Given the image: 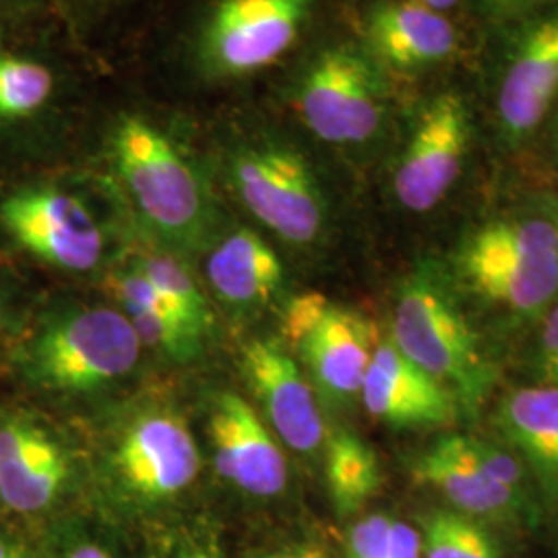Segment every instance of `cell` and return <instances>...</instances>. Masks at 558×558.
Here are the masks:
<instances>
[{"label": "cell", "instance_id": "6", "mask_svg": "<svg viewBox=\"0 0 558 558\" xmlns=\"http://www.w3.org/2000/svg\"><path fill=\"white\" fill-rule=\"evenodd\" d=\"M317 0H211L203 13L191 60L205 81L255 77L286 59Z\"/></svg>", "mask_w": 558, "mask_h": 558}, {"label": "cell", "instance_id": "8", "mask_svg": "<svg viewBox=\"0 0 558 558\" xmlns=\"http://www.w3.org/2000/svg\"><path fill=\"white\" fill-rule=\"evenodd\" d=\"M283 336L299 352L325 398L338 403L360 398L377 348L371 320L320 292H304L290 300L286 308Z\"/></svg>", "mask_w": 558, "mask_h": 558}, {"label": "cell", "instance_id": "10", "mask_svg": "<svg viewBox=\"0 0 558 558\" xmlns=\"http://www.w3.org/2000/svg\"><path fill=\"white\" fill-rule=\"evenodd\" d=\"M414 480L430 488L442 505L486 521L507 536L538 532L546 511L493 478L476 458L468 433H442L412 461Z\"/></svg>", "mask_w": 558, "mask_h": 558}, {"label": "cell", "instance_id": "11", "mask_svg": "<svg viewBox=\"0 0 558 558\" xmlns=\"http://www.w3.org/2000/svg\"><path fill=\"white\" fill-rule=\"evenodd\" d=\"M0 220L21 248L64 271H92L104 257V230L73 193L54 186L23 189L2 201Z\"/></svg>", "mask_w": 558, "mask_h": 558}, {"label": "cell", "instance_id": "26", "mask_svg": "<svg viewBox=\"0 0 558 558\" xmlns=\"http://www.w3.org/2000/svg\"><path fill=\"white\" fill-rule=\"evenodd\" d=\"M124 308L126 319L131 320L141 345H149L177 360L193 359L199 352L201 336L189 325L135 306Z\"/></svg>", "mask_w": 558, "mask_h": 558}, {"label": "cell", "instance_id": "34", "mask_svg": "<svg viewBox=\"0 0 558 558\" xmlns=\"http://www.w3.org/2000/svg\"><path fill=\"white\" fill-rule=\"evenodd\" d=\"M458 2L459 0H422L424 7H428V9L437 11V13H445V11L453 9Z\"/></svg>", "mask_w": 558, "mask_h": 558}, {"label": "cell", "instance_id": "31", "mask_svg": "<svg viewBox=\"0 0 558 558\" xmlns=\"http://www.w3.org/2000/svg\"><path fill=\"white\" fill-rule=\"evenodd\" d=\"M44 0H0V20L20 17L29 13L32 9L40 7Z\"/></svg>", "mask_w": 558, "mask_h": 558}, {"label": "cell", "instance_id": "25", "mask_svg": "<svg viewBox=\"0 0 558 558\" xmlns=\"http://www.w3.org/2000/svg\"><path fill=\"white\" fill-rule=\"evenodd\" d=\"M135 267L179 308L180 315L201 336L211 327L207 300L177 257L168 253H147L140 257Z\"/></svg>", "mask_w": 558, "mask_h": 558}, {"label": "cell", "instance_id": "37", "mask_svg": "<svg viewBox=\"0 0 558 558\" xmlns=\"http://www.w3.org/2000/svg\"><path fill=\"white\" fill-rule=\"evenodd\" d=\"M548 207H550V209H553V211H555V216H557V218H558V197H557V199L553 201V203H550V205H548Z\"/></svg>", "mask_w": 558, "mask_h": 558}, {"label": "cell", "instance_id": "1", "mask_svg": "<svg viewBox=\"0 0 558 558\" xmlns=\"http://www.w3.org/2000/svg\"><path fill=\"white\" fill-rule=\"evenodd\" d=\"M442 269L488 338L527 336L558 300V218L550 207L486 218Z\"/></svg>", "mask_w": 558, "mask_h": 558}, {"label": "cell", "instance_id": "2", "mask_svg": "<svg viewBox=\"0 0 558 558\" xmlns=\"http://www.w3.org/2000/svg\"><path fill=\"white\" fill-rule=\"evenodd\" d=\"M391 341L476 418L500 379L493 341L459 299L442 265L424 263L401 281Z\"/></svg>", "mask_w": 558, "mask_h": 558}, {"label": "cell", "instance_id": "3", "mask_svg": "<svg viewBox=\"0 0 558 558\" xmlns=\"http://www.w3.org/2000/svg\"><path fill=\"white\" fill-rule=\"evenodd\" d=\"M108 151L141 218L166 244L197 246L214 226V201L199 170L154 114L122 110Z\"/></svg>", "mask_w": 558, "mask_h": 558}, {"label": "cell", "instance_id": "20", "mask_svg": "<svg viewBox=\"0 0 558 558\" xmlns=\"http://www.w3.org/2000/svg\"><path fill=\"white\" fill-rule=\"evenodd\" d=\"M66 480L59 445L27 422L0 426V499L13 511L36 513L57 499Z\"/></svg>", "mask_w": 558, "mask_h": 558}, {"label": "cell", "instance_id": "15", "mask_svg": "<svg viewBox=\"0 0 558 558\" xmlns=\"http://www.w3.org/2000/svg\"><path fill=\"white\" fill-rule=\"evenodd\" d=\"M114 465L133 495L168 499L197 478L199 451L182 420L151 414L129 426L117 447Z\"/></svg>", "mask_w": 558, "mask_h": 558}, {"label": "cell", "instance_id": "29", "mask_svg": "<svg viewBox=\"0 0 558 558\" xmlns=\"http://www.w3.org/2000/svg\"><path fill=\"white\" fill-rule=\"evenodd\" d=\"M263 558H329L327 553L315 546V544H294V546H288V548H281L276 553H269Z\"/></svg>", "mask_w": 558, "mask_h": 558}, {"label": "cell", "instance_id": "9", "mask_svg": "<svg viewBox=\"0 0 558 558\" xmlns=\"http://www.w3.org/2000/svg\"><path fill=\"white\" fill-rule=\"evenodd\" d=\"M472 140L470 108L458 92H440L420 108L393 166V197L424 216L449 197L465 168Z\"/></svg>", "mask_w": 558, "mask_h": 558}, {"label": "cell", "instance_id": "21", "mask_svg": "<svg viewBox=\"0 0 558 558\" xmlns=\"http://www.w3.org/2000/svg\"><path fill=\"white\" fill-rule=\"evenodd\" d=\"M207 278L220 299L251 306L278 292L283 265L267 240L251 228H239L209 253Z\"/></svg>", "mask_w": 558, "mask_h": 558}, {"label": "cell", "instance_id": "4", "mask_svg": "<svg viewBox=\"0 0 558 558\" xmlns=\"http://www.w3.org/2000/svg\"><path fill=\"white\" fill-rule=\"evenodd\" d=\"M228 179L246 211L286 244L308 248L327 236L331 211L319 174L294 141L251 126L228 149Z\"/></svg>", "mask_w": 558, "mask_h": 558}, {"label": "cell", "instance_id": "32", "mask_svg": "<svg viewBox=\"0 0 558 558\" xmlns=\"http://www.w3.org/2000/svg\"><path fill=\"white\" fill-rule=\"evenodd\" d=\"M553 119H550V133H548V143H550V156L558 166V100L555 101L553 110H550Z\"/></svg>", "mask_w": 558, "mask_h": 558}, {"label": "cell", "instance_id": "27", "mask_svg": "<svg viewBox=\"0 0 558 558\" xmlns=\"http://www.w3.org/2000/svg\"><path fill=\"white\" fill-rule=\"evenodd\" d=\"M525 338V375L530 385L558 389V300Z\"/></svg>", "mask_w": 558, "mask_h": 558}, {"label": "cell", "instance_id": "35", "mask_svg": "<svg viewBox=\"0 0 558 558\" xmlns=\"http://www.w3.org/2000/svg\"><path fill=\"white\" fill-rule=\"evenodd\" d=\"M177 558H220L214 550L209 548H189L184 553H180Z\"/></svg>", "mask_w": 558, "mask_h": 558}, {"label": "cell", "instance_id": "22", "mask_svg": "<svg viewBox=\"0 0 558 558\" xmlns=\"http://www.w3.org/2000/svg\"><path fill=\"white\" fill-rule=\"evenodd\" d=\"M422 558H511L507 534L447 505H430L416 518Z\"/></svg>", "mask_w": 558, "mask_h": 558}, {"label": "cell", "instance_id": "7", "mask_svg": "<svg viewBox=\"0 0 558 558\" xmlns=\"http://www.w3.org/2000/svg\"><path fill=\"white\" fill-rule=\"evenodd\" d=\"M141 341L126 315L85 308L52 323L32 350V368L50 389L94 391L131 373Z\"/></svg>", "mask_w": 558, "mask_h": 558}, {"label": "cell", "instance_id": "36", "mask_svg": "<svg viewBox=\"0 0 558 558\" xmlns=\"http://www.w3.org/2000/svg\"><path fill=\"white\" fill-rule=\"evenodd\" d=\"M548 518L553 519V530H555V542H557L558 550V511H555V513H550Z\"/></svg>", "mask_w": 558, "mask_h": 558}, {"label": "cell", "instance_id": "23", "mask_svg": "<svg viewBox=\"0 0 558 558\" xmlns=\"http://www.w3.org/2000/svg\"><path fill=\"white\" fill-rule=\"evenodd\" d=\"M327 488L341 518L360 513L377 497L383 484L375 449L350 430H338L327 442L325 458Z\"/></svg>", "mask_w": 558, "mask_h": 558}, {"label": "cell", "instance_id": "16", "mask_svg": "<svg viewBox=\"0 0 558 558\" xmlns=\"http://www.w3.org/2000/svg\"><path fill=\"white\" fill-rule=\"evenodd\" d=\"M209 430L221 478L253 497H278L286 488V458L244 399L236 393H221L214 403Z\"/></svg>", "mask_w": 558, "mask_h": 558}, {"label": "cell", "instance_id": "14", "mask_svg": "<svg viewBox=\"0 0 558 558\" xmlns=\"http://www.w3.org/2000/svg\"><path fill=\"white\" fill-rule=\"evenodd\" d=\"M242 366L283 445L296 453H317L325 422L296 360L278 339H253L242 352Z\"/></svg>", "mask_w": 558, "mask_h": 558}, {"label": "cell", "instance_id": "13", "mask_svg": "<svg viewBox=\"0 0 558 558\" xmlns=\"http://www.w3.org/2000/svg\"><path fill=\"white\" fill-rule=\"evenodd\" d=\"M558 100V11L534 21L507 60L497 96V120L507 143L527 140Z\"/></svg>", "mask_w": 558, "mask_h": 558}, {"label": "cell", "instance_id": "28", "mask_svg": "<svg viewBox=\"0 0 558 558\" xmlns=\"http://www.w3.org/2000/svg\"><path fill=\"white\" fill-rule=\"evenodd\" d=\"M133 0H60L71 25L81 34H94L114 20Z\"/></svg>", "mask_w": 558, "mask_h": 558}, {"label": "cell", "instance_id": "33", "mask_svg": "<svg viewBox=\"0 0 558 558\" xmlns=\"http://www.w3.org/2000/svg\"><path fill=\"white\" fill-rule=\"evenodd\" d=\"M66 558H112L106 550H101L96 544H83L80 548H75Z\"/></svg>", "mask_w": 558, "mask_h": 558}, {"label": "cell", "instance_id": "5", "mask_svg": "<svg viewBox=\"0 0 558 558\" xmlns=\"http://www.w3.org/2000/svg\"><path fill=\"white\" fill-rule=\"evenodd\" d=\"M290 100L300 124L336 149L375 145L389 120L387 75L364 41L331 40L313 50Z\"/></svg>", "mask_w": 558, "mask_h": 558}, {"label": "cell", "instance_id": "19", "mask_svg": "<svg viewBox=\"0 0 558 558\" xmlns=\"http://www.w3.org/2000/svg\"><path fill=\"white\" fill-rule=\"evenodd\" d=\"M364 44L383 69L416 73L449 59L458 36L442 13L412 0H389L368 13Z\"/></svg>", "mask_w": 558, "mask_h": 558}, {"label": "cell", "instance_id": "12", "mask_svg": "<svg viewBox=\"0 0 558 558\" xmlns=\"http://www.w3.org/2000/svg\"><path fill=\"white\" fill-rule=\"evenodd\" d=\"M360 399L373 418L393 428L447 433L465 418L458 398L405 359L391 339L377 343Z\"/></svg>", "mask_w": 558, "mask_h": 558}, {"label": "cell", "instance_id": "30", "mask_svg": "<svg viewBox=\"0 0 558 558\" xmlns=\"http://www.w3.org/2000/svg\"><path fill=\"white\" fill-rule=\"evenodd\" d=\"M546 0H486L488 9L497 15H513V13H521L527 9H534Z\"/></svg>", "mask_w": 558, "mask_h": 558}, {"label": "cell", "instance_id": "18", "mask_svg": "<svg viewBox=\"0 0 558 558\" xmlns=\"http://www.w3.org/2000/svg\"><path fill=\"white\" fill-rule=\"evenodd\" d=\"M71 92L57 60L0 41V137L59 124L69 114Z\"/></svg>", "mask_w": 558, "mask_h": 558}, {"label": "cell", "instance_id": "24", "mask_svg": "<svg viewBox=\"0 0 558 558\" xmlns=\"http://www.w3.org/2000/svg\"><path fill=\"white\" fill-rule=\"evenodd\" d=\"M345 558H422L418 527L385 511L360 518L348 532Z\"/></svg>", "mask_w": 558, "mask_h": 558}, {"label": "cell", "instance_id": "17", "mask_svg": "<svg viewBox=\"0 0 558 558\" xmlns=\"http://www.w3.org/2000/svg\"><path fill=\"white\" fill-rule=\"evenodd\" d=\"M493 430L527 468L546 518L558 511V389H507L493 410Z\"/></svg>", "mask_w": 558, "mask_h": 558}]
</instances>
